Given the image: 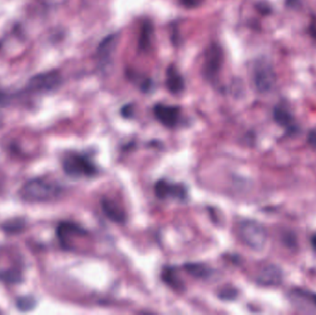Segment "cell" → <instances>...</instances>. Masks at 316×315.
<instances>
[{
	"label": "cell",
	"instance_id": "cell-18",
	"mask_svg": "<svg viewBox=\"0 0 316 315\" xmlns=\"http://www.w3.org/2000/svg\"><path fill=\"white\" fill-rule=\"evenodd\" d=\"M152 35V26L149 24H144L140 36L139 47L141 49L145 50L150 47Z\"/></svg>",
	"mask_w": 316,
	"mask_h": 315
},
{
	"label": "cell",
	"instance_id": "cell-2",
	"mask_svg": "<svg viewBox=\"0 0 316 315\" xmlns=\"http://www.w3.org/2000/svg\"><path fill=\"white\" fill-rule=\"evenodd\" d=\"M239 234L243 243L254 251H261L267 241L266 230L254 220H244L239 227Z\"/></svg>",
	"mask_w": 316,
	"mask_h": 315
},
{
	"label": "cell",
	"instance_id": "cell-25",
	"mask_svg": "<svg viewBox=\"0 0 316 315\" xmlns=\"http://www.w3.org/2000/svg\"><path fill=\"white\" fill-rule=\"evenodd\" d=\"M197 1L198 0H182V3L186 7H193L196 6Z\"/></svg>",
	"mask_w": 316,
	"mask_h": 315
},
{
	"label": "cell",
	"instance_id": "cell-27",
	"mask_svg": "<svg viewBox=\"0 0 316 315\" xmlns=\"http://www.w3.org/2000/svg\"><path fill=\"white\" fill-rule=\"evenodd\" d=\"M311 34H312V36H313V37H315L316 38V28H313V27H311Z\"/></svg>",
	"mask_w": 316,
	"mask_h": 315
},
{
	"label": "cell",
	"instance_id": "cell-19",
	"mask_svg": "<svg viewBox=\"0 0 316 315\" xmlns=\"http://www.w3.org/2000/svg\"><path fill=\"white\" fill-rule=\"evenodd\" d=\"M24 228V222L22 220L15 219L6 222L5 224L2 226V229L5 230L8 233H18L21 231Z\"/></svg>",
	"mask_w": 316,
	"mask_h": 315
},
{
	"label": "cell",
	"instance_id": "cell-15",
	"mask_svg": "<svg viewBox=\"0 0 316 315\" xmlns=\"http://www.w3.org/2000/svg\"><path fill=\"white\" fill-rule=\"evenodd\" d=\"M274 120L278 125L287 129H294L292 115L282 107H276L273 112Z\"/></svg>",
	"mask_w": 316,
	"mask_h": 315
},
{
	"label": "cell",
	"instance_id": "cell-10",
	"mask_svg": "<svg viewBox=\"0 0 316 315\" xmlns=\"http://www.w3.org/2000/svg\"><path fill=\"white\" fill-rule=\"evenodd\" d=\"M289 299L294 306L303 310L316 309V293L295 288L289 294Z\"/></svg>",
	"mask_w": 316,
	"mask_h": 315
},
{
	"label": "cell",
	"instance_id": "cell-14",
	"mask_svg": "<svg viewBox=\"0 0 316 315\" xmlns=\"http://www.w3.org/2000/svg\"><path fill=\"white\" fill-rule=\"evenodd\" d=\"M117 46V36L115 34H111L109 36L105 37L98 46L97 48V57L98 60L101 62L105 63V61L109 60L112 54L115 50Z\"/></svg>",
	"mask_w": 316,
	"mask_h": 315
},
{
	"label": "cell",
	"instance_id": "cell-20",
	"mask_svg": "<svg viewBox=\"0 0 316 315\" xmlns=\"http://www.w3.org/2000/svg\"><path fill=\"white\" fill-rule=\"evenodd\" d=\"M189 272L192 274L195 277H206L208 274V269L205 265H200V264H190L186 266Z\"/></svg>",
	"mask_w": 316,
	"mask_h": 315
},
{
	"label": "cell",
	"instance_id": "cell-7",
	"mask_svg": "<svg viewBox=\"0 0 316 315\" xmlns=\"http://www.w3.org/2000/svg\"><path fill=\"white\" fill-rule=\"evenodd\" d=\"M154 192L157 198L162 200H183L187 196L186 189L184 187L167 181H159L154 186Z\"/></svg>",
	"mask_w": 316,
	"mask_h": 315
},
{
	"label": "cell",
	"instance_id": "cell-12",
	"mask_svg": "<svg viewBox=\"0 0 316 315\" xmlns=\"http://www.w3.org/2000/svg\"><path fill=\"white\" fill-rule=\"evenodd\" d=\"M102 209L105 215L109 219L114 221L116 223H122L126 219V214L122 207L115 201L108 198H105L102 200Z\"/></svg>",
	"mask_w": 316,
	"mask_h": 315
},
{
	"label": "cell",
	"instance_id": "cell-11",
	"mask_svg": "<svg viewBox=\"0 0 316 315\" xmlns=\"http://www.w3.org/2000/svg\"><path fill=\"white\" fill-rule=\"evenodd\" d=\"M57 234L61 243L65 247H67L70 239H72L73 237L84 236L86 234V232L80 226L73 224L72 222H62L58 227Z\"/></svg>",
	"mask_w": 316,
	"mask_h": 315
},
{
	"label": "cell",
	"instance_id": "cell-4",
	"mask_svg": "<svg viewBox=\"0 0 316 315\" xmlns=\"http://www.w3.org/2000/svg\"><path fill=\"white\" fill-rule=\"evenodd\" d=\"M254 81L255 88L260 93H267L273 89L277 81L276 72L266 59L258 60L254 67Z\"/></svg>",
	"mask_w": 316,
	"mask_h": 315
},
{
	"label": "cell",
	"instance_id": "cell-26",
	"mask_svg": "<svg viewBox=\"0 0 316 315\" xmlns=\"http://www.w3.org/2000/svg\"><path fill=\"white\" fill-rule=\"evenodd\" d=\"M311 242L313 249H315L316 250V235L311 237Z\"/></svg>",
	"mask_w": 316,
	"mask_h": 315
},
{
	"label": "cell",
	"instance_id": "cell-17",
	"mask_svg": "<svg viewBox=\"0 0 316 315\" xmlns=\"http://www.w3.org/2000/svg\"><path fill=\"white\" fill-rule=\"evenodd\" d=\"M0 280L7 284H18L21 282V275L16 270H6L0 272Z\"/></svg>",
	"mask_w": 316,
	"mask_h": 315
},
{
	"label": "cell",
	"instance_id": "cell-13",
	"mask_svg": "<svg viewBox=\"0 0 316 315\" xmlns=\"http://www.w3.org/2000/svg\"><path fill=\"white\" fill-rule=\"evenodd\" d=\"M166 86L172 94H179L184 89V81L180 73L174 66H170L166 72Z\"/></svg>",
	"mask_w": 316,
	"mask_h": 315
},
{
	"label": "cell",
	"instance_id": "cell-16",
	"mask_svg": "<svg viewBox=\"0 0 316 315\" xmlns=\"http://www.w3.org/2000/svg\"><path fill=\"white\" fill-rule=\"evenodd\" d=\"M36 299L34 296H24L20 297L16 302V306L18 310L20 311H29L34 310L36 306Z\"/></svg>",
	"mask_w": 316,
	"mask_h": 315
},
{
	"label": "cell",
	"instance_id": "cell-22",
	"mask_svg": "<svg viewBox=\"0 0 316 315\" xmlns=\"http://www.w3.org/2000/svg\"><path fill=\"white\" fill-rule=\"evenodd\" d=\"M284 243L287 245V247H294L296 243V239L293 237L292 234H287L284 238Z\"/></svg>",
	"mask_w": 316,
	"mask_h": 315
},
{
	"label": "cell",
	"instance_id": "cell-24",
	"mask_svg": "<svg viewBox=\"0 0 316 315\" xmlns=\"http://www.w3.org/2000/svg\"><path fill=\"white\" fill-rule=\"evenodd\" d=\"M132 111H133V108L131 105H126L122 109V114L124 117H130L132 114Z\"/></svg>",
	"mask_w": 316,
	"mask_h": 315
},
{
	"label": "cell",
	"instance_id": "cell-21",
	"mask_svg": "<svg viewBox=\"0 0 316 315\" xmlns=\"http://www.w3.org/2000/svg\"><path fill=\"white\" fill-rule=\"evenodd\" d=\"M177 277L175 273L173 272L172 270H167L165 271V277L164 279L169 285H172L174 286H178L179 281L177 279Z\"/></svg>",
	"mask_w": 316,
	"mask_h": 315
},
{
	"label": "cell",
	"instance_id": "cell-6",
	"mask_svg": "<svg viewBox=\"0 0 316 315\" xmlns=\"http://www.w3.org/2000/svg\"><path fill=\"white\" fill-rule=\"evenodd\" d=\"M223 63V52L218 46L213 44L206 51L204 73L207 79L215 80L220 72Z\"/></svg>",
	"mask_w": 316,
	"mask_h": 315
},
{
	"label": "cell",
	"instance_id": "cell-5",
	"mask_svg": "<svg viewBox=\"0 0 316 315\" xmlns=\"http://www.w3.org/2000/svg\"><path fill=\"white\" fill-rule=\"evenodd\" d=\"M61 76L57 71L43 72L32 77L28 81L30 89L35 91H51L61 83Z\"/></svg>",
	"mask_w": 316,
	"mask_h": 315
},
{
	"label": "cell",
	"instance_id": "cell-23",
	"mask_svg": "<svg viewBox=\"0 0 316 315\" xmlns=\"http://www.w3.org/2000/svg\"><path fill=\"white\" fill-rule=\"evenodd\" d=\"M308 143L311 147L316 149V130H311L308 135Z\"/></svg>",
	"mask_w": 316,
	"mask_h": 315
},
{
	"label": "cell",
	"instance_id": "cell-9",
	"mask_svg": "<svg viewBox=\"0 0 316 315\" xmlns=\"http://www.w3.org/2000/svg\"><path fill=\"white\" fill-rule=\"evenodd\" d=\"M256 279L262 286H278L283 281L282 271L277 265L268 264L259 271Z\"/></svg>",
	"mask_w": 316,
	"mask_h": 315
},
{
	"label": "cell",
	"instance_id": "cell-8",
	"mask_svg": "<svg viewBox=\"0 0 316 315\" xmlns=\"http://www.w3.org/2000/svg\"><path fill=\"white\" fill-rule=\"evenodd\" d=\"M153 113L158 121L168 128H174L179 121L180 109L173 105H156L153 108Z\"/></svg>",
	"mask_w": 316,
	"mask_h": 315
},
{
	"label": "cell",
	"instance_id": "cell-3",
	"mask_svg": "<svg viewBox=\"0 0 316 315\" xmlns=\"http://www.w3.org/2000/svg\"><path fill=\"white\" fill-rule=\"evenodd\" d=\"M63 169L74 177H92L97 172L95 164L89 158L79 153H71L63 161Z\"/></svg>",
	"mask_w": 316,
	"mask_h": 315
},
{
	"label": "cell",
	"instance_id": "cell-1",
	"mask_svg": "<svg viewBox=\"0 0 316 315\" xmlns=\"http://www.w3.org/2000/svg\"><path fill=\"white\" fill-rule=\"evenodd\" d=\"M59 193L58 185L42 178L30 181L20 190L21 198L27 201H46L58 197Z\"/></svg>",
	"mask_w": 316,
	"mask_h": 315
}]
</instances>
